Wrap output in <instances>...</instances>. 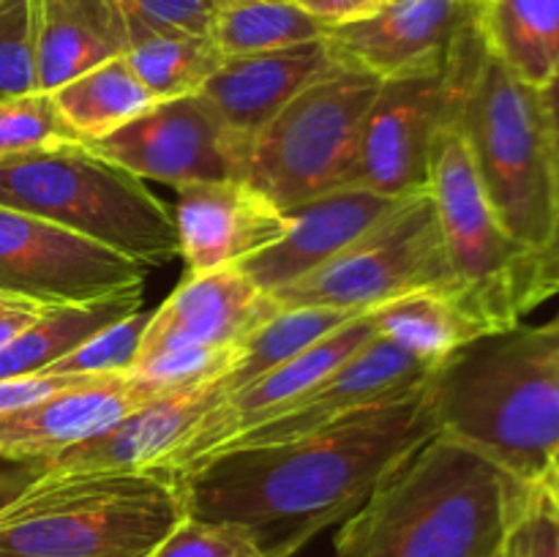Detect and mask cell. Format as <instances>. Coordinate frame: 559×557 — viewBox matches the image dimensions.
Masks as SVG:
<instances>
[{"instance_id":"obj_25","label":"cell","mask_w":559,"mask_h":557,"mask_svg":"<svg viewBox=\"0 0 559 557\" xmlns=\"http://www.w3.org/2000/svg\"><path fill=\"white\" fill-rule=\"evenodd\" d=\"M369 315L377 336L435 366L489 333L453 295L437 289L402 295Z\"/></svg>"},{"instance_id":"obj_12","label":"cell","mask_w":559,"mask_h":557,"mask_svg":"<svg viewBox=\"0 0 559 557\" xmlns=\"http://www.w3.org/2000/svg\"><path fill=\"white\" fill-rule=\"evenodd\" d=\"M484 0H385L364 20L333 25L325 44L333 60L377 80L440 74L475 42Z\"/></svg>"},{"instance_id":"obj_8","label":"cell","mask_w":559,"mask_h":557,"mask_svg":"<svg viewBox=\"0 0 559 557\" xmlns=\"http://www.w3.org/2000/svg\"><path fill=\"white\" fill-rule=\"evenodd\" d=\"M380 85L366 71L336 66L304 87L254 137L246 183L284 213L328 191L349 189Z\"/></svg>"},{"instance_id":"obj_5","label":"cell","mask_w":559,"mask_h":557,"mask_svg":"<svg viewBox=\"0 0 559 557\" xmlns=\"http://www.w3.org/2000/svg\"><path fill=\"white\" fill-rule=\"evenodd\" d=\"M429 194L453 276V298L486 331L519 325L559 293L557 257L508 233L480 186L456 126H448L437 137Z\"/></svg>"},{"instance_id":"obj_14","label":"cell","mask_w":559,"mask_h":557,"mask_svg":"<svg viewBox=\"0 0 559 557\" xmlns=\"http://www.w3.org/2000/svg\"><path fill=\"white\" fill-rule=\"evenodd\" d=\"M377 336L371 315H360L342 325L338 331L328 333L325 339L314 342L298 353L295 358L284 360L282 366H273L257 380L246 382L243 388L224 396L222 402L213 404L194 429L189 431L183 442L164 459L158 467L173 470V473H189L191 467L205 462L216 451H222L227 442L238 440L240 435L251 431L254 426L271 420L278 410L311 386L331 375L336 366H342L349 355L358 353L360 347Z\"/></svg>"},{"instance_id":"obj_6","label":"cell","mask_w":559,"mask_h":557,"mask_svg":"<svg viewBox=\"0 0 559 557\" xmlns=\"http://www.w3.org/2000/svg\"><path fill=\"white\" fill-rule=\"evenodd\" d=\"M0 208L47 218L147 268L180 257L169 208L87 145L0 156Z\"/></svg>"},{"instance_id":"obj_3","label":"cell","mask_w":559,"mask_h":557,"mask_svg":"<svg viewBox=\"0 0 559 557\" xmlns=\"http://www.w3.org/2000/svg\"><path fill=\"white\" fill-rule=\"evenodd\" d=\"M442 435L540 486L559 470V311L486 333L431 375Z\"/></svg>"},{"instance_id":"obj_37","label":"cell","mask_w":559,"mask_h":557,"mask_svg":"<svg viewBox=\"0 0 559 557\" xmlns=\"http://www.w3.org/2000/svg\"><path fill=\"white\" fill-rule=\"evenodd\" d=\"M527 535V557H559V513L546 497L544 486H538L533 508L524 519Z\"/></svg>"},{"instance_id":"obj_20","label":"cell","mask_w":559,"mask_h":557,"mask_svg":"<svg viewBox=\"0 0 559 557\" xmlns=\"http://www.w3.org/2000/svg\"><path fill=\"white\" fill-rule=\"evenodd\" d=\"M325 38L224 58L200 96L216 109L222 123L251 147L254 137L298 96L304 87L336 69Z\"/></svg>"},{"instance_id":"obj_38","label":"cell","mask_w":559,"mask_h":557,"mask_svg":"<svg viewBox=\"0 0 559 557\" xmlns=\"http://www.w3.org/2000/svg\"><path fill=\"white\" fill-rule=\"evenodd\" d=\"M49 306L38 300L25 298V295L0 293V349L14 342L22 331L41 320Z\"/></svg>"},{"instance_id":"obj_24","label":"cell","mask_w":559,"mask_h":557,"mask_svg":"<svg viewBox=\"0 0 559 557\" xmlns=\"http://www.w3.org/2000/svg\"><path fill=\"white\" fill-rule=\"evenodd\" d=\"M478 31L511 74L540 87L559 60V0H484Z\"/></svg>"},{"instance_id":"obj_35","label":"cell","mask_w":559,"mask_h":557,"mask_svg":"<svg viewBox=\"0 0 559 557\" xmlns=\"http://www.w3.org/2000/svg\"><path fill=\"white\" fill-rule=\"evenodd\" d=\"M123 11L131 36L140 33H191L211 36L213 20L224 0H115Z\"/></svg>"},{"instance_id":"obj_32","label":"cell","mask_w":559,"mask_h":557,"mask_svg":"<svg viewBox=\"0 0 559 557\" xmlns=\"http://www.w3.org/2000/svg\"><path fill=\"white\" fill-rule=\"evenodd\" d=\"M151 311H134L126 320L104 328L96 336L87 339L82 347L66 355L63 360L52 366L49 371L58 375H91V377H118L129 375L131 366L136 364L140 355L142 333H145Z\"/></svg>"},{"instance_id":"obj_18","label":"cell","mask_w":559,"mask_h":557,"mask_svg":"<svg viewBox=\"0 0 559 557\" xmlns=\"http://www.w3.org/2000/svg\"><path fill=\"white\" fill-rule=\"evenodd\" d=\"M402 200L369 189L328 191L289 211L287 233L267 249L246 257L238 268L262 293H276L333 260Z\"/></svg>"},{"instance_id":"obj_28","label":"cell","mask_w":559,"mask_h":557,"mask_svg":"<svg viewBox=\"0 0 559 557\" xmlns=\"http://www.w3.org/2000/svg\"><path fill=\"white\" fill-rule=\"evenodd\" d=\"M328 27L293 0H224L211 38L224 58L271 52L325 38Z\"/></svg>"},{"instance_id":"obj_16","label":"cell","mask_w":559,"mask_h":557,"mask_svg":"<svg viewBox=\"0 0 559 557\" xmlns=\"http://www.w3.org/2000/svg\"><path fill=\"white\" fill-rule=\"evenodd\" d=\"M278 311L276 300L262 293L238 265L189 273V278L151 311L136 364L175 347L243 344Z\"/></svg>"},{"instance_id":"obj_1","label":"cell","mask_w":559,"mask_h":557,"mask_svg":"<svg viewBox=\"0 0 559 557\" xmlns=\"http://www.w3.org/2000/svg\"><path fill=\"white\" fill-rule=\"evenodd\" d=\"M429 382L295 440L213 453L178 473L186 513L238 524L267 557H295L440 431Z\"/></svg>"},{"instance_id":"obj_41","label":"cell","mask_w":559,"mask_h":557,"mask_svg":"<svg viewBox=\"0 0 559 557\" xmlns=\"http://www.w3.org/2000/svg\"><path fill=\"white\" fill-rule=\"evenodd\" d=\"M538 98H540V109H544L546 131H549L551 156H555V169L559 180V60L555 71L549 74V80L538 87Z\"/></svg>"},{"instance_id":"obj_34","label":"cell","mask_w":559,"mask_h":557,"mask_svg":"<svg viewBox=\"0 0 559 557\" xmlns=\"http://www.w3.org/2000/svg\"><path fill=\"white\" fill-rule=\"evenodd\" d=\"M151 557H267L238 524L186 517Z\"/></svg>"},{"instance_id":"obj_4","label":"cell","mask_w":559,"mask_h":557,"mask_svg":"<svg viewBox=\"0 0 559 557\" xmlns=\"http://www.w3.org/2000/svg\"><path fill=\"white\" fill-rule=\"evenodd\" d=\"M186 517L173 470L44 473L0 511V557H151Z\"/></svg>"},{"instance_id":"obj_2","label":"cell","mask_w":559,"mask_h":557,"mask_svg":"<svg viewBox=\"0 0 559 557\" xmlns=\"http://www.w3.org/2000/svg\"><path fill=\"white\" fill-rule=\"evenodd\" d=\"M538 486L437 431L336 533V557H497Z\"/></svg>"},{"instance_id":"obj_40","label":"cell","mask_w":559,"mask_h":557,"mask_svg":"<svg viewBox=\"0 0 559 557\" xmlns=\"http://www.w3.org/2000/svg\"><path fill=\"white\" fill-rule=\"evenodd\" d=\"M47 473L41 459H3L0 457V511L14 502L31 484Z\"/></svg>"},{"instance_id":"obj_10","label":"cell","mask_w":559,"mask_h":557,"mask_svg":"<svg viewBox=\"0 0 559 557\" xmlns=\"http://www.w3.org/2000/svg\"><path fill=\"white\" fill-rule=\"evenodd\" d=\"M484 38L440 74L385 80L366 115L353 186L388 197L429 191L437 137L456 126L486 58Z\"/></svg>"},{"instance_id":"obj_19","label":"cell","mask_w":559,"mask_h":557,"mask_svg":"<svg viewBox=\"0 0 559 557\" xmlns=\"http://www.w3.org/2000/svg\"><path fill=\"white\" fill-rule=\"evenodd\" d=\"M158 399L131 375L96 377L20 413L0 415V457L49 462L66 448L102 435L142 404Z\"/></svg>"},{"instance_id":"obj_30","label":"cell","mask_w":559,"mask_h":557,"mask_svg":"<svg viewBox=\"0 0 559 557\" xmlns=\"http://www.w3.org/2000/svg\"><path fill=\"white\" fill-rule=\"evenodd\" d=\"M87 145L69 126L52 93L31 91L0 98V156Z\"/></svg>"},{"instance_id":"obj_44","label":"cell","mask_w":559,"mask_h":557,"mask_svg":"<svg viewBox=\"0 0 559 557\" xmlns=\"http://www.w3.org/2000/svg\"><path fill=\"white\" fill-rule=\"evenodd\" d=\"M555 257H557V265H559V227H557V238H555Z\"/></svg>"},{"instance_id":"obj_15","label":"cell","mask_w":559,"mask_h":557,"mask_svg":"<svg viewBox=\"0 0 559 557\" xmlns=\"http://www.w3.org/2000/svg\"><path fill=\"white\" fill-rule=\"evenodd\" d=\"M435 364H426V360L415 358L413 353L396 347L388 339L374 336L366 347L349 355L342 366H336L331 375L322 377L317 386L284 404L271 420L254 426L238 440L227 442L222 451L273 446V442H287L295 437L311 435V431L336 424L344 415L415 391L435 375Z\"/></svg>"},{"instance_id":"obj_45","label":"cell","mask_w":559,"mask_h":557,"mask_svg":"<svg viewBox=\"0 0 559 557\" xmlns=\"http://www.w3.org/2000/svg\"><path fill=\"white\" fill-rule=\"evenodd\" d=\"M549 478H555V481H557V484H559V470H555V473H551V475H549Z\"/></svg>"},{"instance_id":"obj_39","label":"cell","mask_w":559,"mask_h":557,"mask_svg":"<svg viewBox=\"0 0 559 557\" xmlns=\"http://www.w3.org/2000/svg\"><path fill=\"white\" fill-rule=\"evenodd\" d=\"M293 3L320 20L325 27H333L374 14L385 0H293Z\"/></svg>"},{"instance_id":"obj_33","label":"cell","mask_w":559,"mask_h":557,"mask_svg":"<svg viewBox=\"0 0 559 557\" xmlns=\"http://www.w3.org/2000/svg\"><path fill=\"white\" fill-rule=\"evenodd\" d=\"M38 91L31 0H0V98Z\"/></svg>"},{"instance_id":"obj_13","label":"cell","mask_w":559,"mask_h":557,"mask_svg":"<svg viewBox=\"0 0 559 557\" xmlns=\"http://www.w3.org/2000/svg\"><path fill=\"white\" fill-rule=\"evenodd\" d=\"M147 265L47 218L0 208V293L47 306L91 304L145 284Z\"/></svg>"},{"instance_id":"obj_43","label":"cell","mask_w":559,"mask_h":557,"mask_svg":"<svg viewBox=\"0 0 559 557\" xmlns=\"http://www.w3.org/2000/svg\"><path fill=\"white\" fill-rule=\"evenodd\" d=\"M540 486H544L546 497H549L551 506H555V511L559 513V484H557V481H555V478H546Z\"/></svg>"},{"instance_id":"obj_23","label":"cell","mask_w":559,"mask_h":557,"mask_svg":"<svg viewBox=\"0 0 559 557\" xmlns=\"http://www.w3.org/2000/svg\"><path fill=\"white\" fill-rule=\"evenodd\" d=\"M142 306V284L91 304L49 306L47 315L22 331L14 342L0 349V380L3 377L49 371L58 360L96 336L104 328L126 320Z\"/></svg>"},{"instance_id":"obj_29","label":"cell","mask_w":559,"mask_h":557,"mask_svg":"<svg viewBox=\"0 0 559 557\" xmlns=\"http://www.w3.org/2000/svg\"><path fill=\"white\" fill-rule=\"evenodd\" d=\"M353 311H338V309H282L273 320H267L260 331L251 333L243 342V358L235 366L233 371L213 382L216 391V402L229 396L233 391L243 388L246 382L257 380L265 375L273 366H282L284 360L295 358L311 347L314 342L325 339L328 333L338 331L355 320Z\"/></svg>"},{"instance_id":"obj_21","label":"cell","mask_w":559,"mask_h":557,"mask_svg":"<svg viewBox=\"0 0 559 557\" xmlns=\"http://www.w3.org/2000/svg\"><path fill=\"white\" fill-rule=\"evenodd\" d=\"M216 404L213 382L164 393L120 418L102 435L66 448L47 462V473L158 467Z\"/></svg>"},{"instance_id":"obj_36","label":"cell","mask_w":559,"mask_h":557,"mask_svg":"<svg viewBox=\"0 0 559 557\" xmlns=\"http://www.w3.org/2000/svg\"><path fill=\"white\" fill-rule=\"evenodd\" d=\"M91 380H96V377L58 375V371L3 377V380H0V415L20 413V410L33 407V404L44 402V399L55 396V393L66 391V388L82 386V382H91Z\"/></svg>"},{"instance_id":"obj_7","label":"cell","mask_w":559,"mask_h":557,"mask_svg":"<svg viewBox=\"0 0 559 557\" xmlns=\"http://www.w3.org/2000/svg\"><path fill=\"white\" fill-rule=\"evenodd\" d=\"M456 129L508 233L555 254L559 180L538 87L522 82L486 52Z\"/></svg>"},{"instance_id":"obj_11","label":"cell","mask_w":559,"mask_h":557,"mask_svg":"<svg viewBox=\"0 0 559 557\" xmlns=\"http://www.w3.org/2000/svg\"><path fill=\"white\" fill-rule=\"evenodd\" d=\"M87 147L136 178L175 189L246 180L251 151L200 93L156 102L112 134L87 142Z\"/></svg>"},{"instance_id":"obj_26","label":"cell","mask_w":559,"mask_h":557,"mask_svg":"<svg viewBox=\"0 0 559 557\" xmlns=\"http://www.w3.org/2000/svg\"><path fill=\"white\" fill-rule=\"evenodd\" d=\"M55 104L85 142L112 134L158 102L126 58L107 60L52 91Z\"/></svg>"},{"instance_id":"obj_9","label":"cell","mask_w":559,"mask_h":557,"mask_svg":"<svg viewBox=\"0 0 559 557\" xmlns=\"http://www.w3.org/2000/svg\"><path fill=\"white\" fill-rule=\"evenodd\" d=\"M420 289L453 295V276L429 191L404 197L333 260L271 293V298L278 309L369 315L388 300Z\"/></svg>"},{"instance_id":"obj_27","label":"cell","mask_w":559,"mask_h":557,"mask_svg":"<svg viewBox=\"0 0 559 557\" xmlns=\"http://www.w3.org/2000/svg\"><path fill=\"white\" fill-rule=\"evenodd\" d=\"M123 58L158 102L197 96L224 63L211 36L191 33H140Z\"/></svg>"},{"instance_id":"obj_31","label":"cell","mask_w":559,"mask_h":557,"mask_svg":"<svg viewBox=\"0 0 559 557\" xmlns=\"http://www.w3.org/2000/svg\"><path fill=\"white\" fill-rule=\"evenodd\" d=\"M240 358H243V344H233V347H175L140 360L129 375L153 388L158 396H164V393L222 380L227 371H233L240 364Z\"/></svg>"},{"instance_id":"obj_42","label":"cell","mask_w":559,"mask_h":557,"mask_svg":"<svg viewBox=\"0 0 559 557\" xmlns=\"http://www.w3.org/2000/svg\"><path fill=\"white\" fill-rule=\"evenodd\" d=\"M524 519H527V517H524ZM524 519H522V524H519V528L513 530L511 535H508V541L502 544V549L497 552V557H527V535H524Z\"/></svg>"},{"instance_id":"obj_22","label":"cell","mask_w":559,"mask_h":557,"mask_svg":"<svg viewBox=\"0 0 559 557\" xmlns=\"http://www.w3.org/2000/svg\"><path fill=\"white\" fill-rule=\"evenodd\" d=\"M31 20L36 87L44 93L129 49V27L115 0H31Z\"/></svg>"},{"instance_id":"obj_17","label":"cell","mask_w":559,"mask_h":557,"mask_svg":"<svg viewBox=\"0 0 559 557\" xmlns=\"http://www.w3.org/2000/svg\"><path fill=\"white\" fill-rule=\"evenodd\" d=\"M173 216L189 273L238 265L276 244L289 227L287 213L246 180L178 189Z\"/></svg>"}]
</instances>
